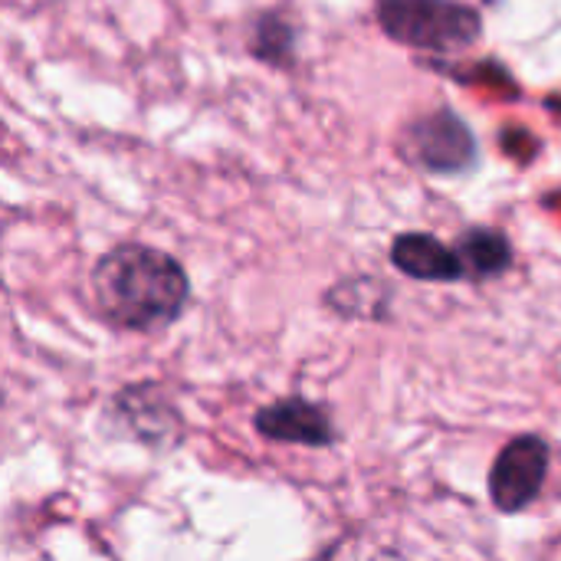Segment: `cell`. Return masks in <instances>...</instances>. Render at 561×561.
I'll use <instances>...</instances> for the list:
<instances>
[{
  "instance_id": "3957f363",
  "label": "cell",
  "mask_w": 561,
  "mask_h": 561,
  "mask_svg": "<svg viewBox=\"0 0 561 561\" xmlns=\"http://www.w3.org/2000/svg\"><path fill=\"white\" fill-rule=\"evenodd\" d=\"M549 444L539 434L513 437L490 470V500L500 513H523L539 500L549 477Z\"/></svg>"
},
{
  "instance_id": "8992f818",
  "label": "cell",
  "mask_w": 561,
  "mask_h": 561,
  "mask_svg": "<svg viewBox=\"0 0 561 561\" xmlns=\"http://www.w3.org/2000/svg\"><path fill=\"white\" fill-rule=\"evenodd\" d=\"M414 141H417V154L434 171H460L473 158V138L467 125L447 112L421 122L414 128Z\"/></svg>"
},
{
  "instance_id": "ba28073f",
  "label": "cell",
  "mask_w": 561,
  "mask_h": 561,
  "mask_svg": "<svg viewBox=\"0 0 561 561\" xmlns=\"http://www.w3.org/2000/svg\"><path fill=\"white\" fill-rule=\"evenodd\" d=\"M256 56H263L266 62H286L289 49H293V33L283 20L276 16H263L256 26V39H253Z\"/></svg>"
},
{
  "instance_id": "5b68a950",
  "label": "cell",
  "mask_w": 561,
  "mask_h": 561,
  "mask_svg": "<svg viewBox=\"0 0 561 561\" xmlns=\"http://www.w3.org/2000/svg\"><path fill=\"white\" fill-rule=\"evenodd\" d=\"M391 263L421 283H457L467 279L454 247L431 233H401L391 247Z\"/></svg>"
},
{
  "instance_id": "6da1fadb",
  "label": "cell",
  "mask_w": 561,
  "mask_h": 561,
  "mask_svg": "<svg viewBox=\"0 0 561 561\" xmlns=\"http://www.w3.org/2000/svg\"><path fill=\"white\" fill-rule=\"evenodd\" d=\"M102 316L131 332L171 325L187 302V276L181 263L161 250L125 243L105 253L92 273Z\"/></svg>"
},
{
  "instance_id": "277c9868",
  "label": "cell",
  "mask_w": 561,
  "mask_h": 561,
  "mask_svg": "<svg viewBox=\"0 0 561 561\" xmlns=\"http://www.w3.org/2000/svg\"><path fill=\"white\" fill-rule=\"evenodd\" d=\"M256 431L276 444H299V447H332L339 440L332 414L306 398H283L253 417Z\"/></svg>"
},
{
  "instance_id": "52a82bcc",
  "label": "cell",
  "mask_w": 561,
  "mask_h": 561,
  "mask_svg": "<svg viewBox=\"0 0 561 561\" xmlns=\"http://www.w3.org/2000/svg\"><path fill=\"white\" fill-rule=\"evenodd\" d=\"M457 256L463 266L467 279H486V276H500L503 270H510L513 263V250L510 240L500 230H467L457 240Z\"/></svg>"
},
{
  "instance_id": "7a4b0ae2",
  "label": "cell",
  "mask_w": 561,
  "mask_h": 561,
  "mask_svg": "<svg viewBox=\"0 0 561 561\" xmlns=\"http://www.w3.org/2000/svg\"><path fill=\"white\" fill-rule=\"evenodd\" d=\"M381 30L408 46L454 53L480 36V16L457 0H378Z\"/></svg>"
}]
</instances>
